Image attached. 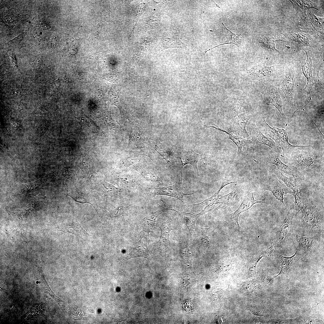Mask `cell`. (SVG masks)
Returning a JSON list of instances; mask_svg holds the SVG:
<instances>
[{
  "mask_svg": "<svg viewBox=\"0 0 324 324\" xmlns=\"http://www.w3.org/2000/svg\"><path fill=\"white\" fill-rule=\"evenodd\" d=\"M82 112L76 117L80 121L81 124L87 130L94 133H97L99 127L96 123L90 118L87 116Z\"/></svg>",
  "mask_w": 324,
  "mask_h": 324,
  "instance_id": "cell-32",
  "label": "cell"
},
{
  "mask_svg": "<svg viewBox=\"0 0 324 324\" xmlns=\"http://www.w3.org/2000/svg\"><path fill=\"white\" fill-rule=\"evenodd\" d=\"M171 221L170 219L163 223L160 226L161 235L157 243L162 247L167 248L169 243V236L172 230Z\"/></svg>",
  "mask_w": 324,
  "mask_h": 324,
  "instance_id": "cell-29",
  "label": "cell"
},
{
  "mask_svg": "<svg viewBox=\"0 0 324 324\" xmlns=\"http://www.w3.org/2000/svg\"><path fill=\"white\" fill-rule=\"evenodd\" d=\"M115 176L116 180L122 188L129 190L140 187V181L134 176L120 173Z\"/></svg>",
  "mask_w": 324,
  "mask_h": 324,
  "instance_id": "cell-21",
  "label": "cell"
},
{
  "mask_svg": "<svg viewBox=\"0 0 324 324\" xmlns=\"http://www.w3.org/2000/svg\"><path fill=\"white\" fill-rule=\"evenodd\" d=\"M162 202L164 203L163 206L158 204L159 207L157 211L151 212L149 215L146 216L142 219V228L144 232L148 233V237L149 233L152 231L155 225L156 219L158 216L167 210H170L171 207L164 201H162Z\"/></svg>",
  "mask_w": 324,
  "mask_h": 324,
  "instance_id": "cell-14",
  "label": "cell"
},
{
  "mask_svg": "<svg viewBox=\"0 0 324 324\" xmlns=\"http://www.w3.org/2000/svg\"><path fill=\"white\" fill-rule=\"evenodd\" d=\"M205 127L206 128H214L228 135L229 138L237 146L238 148V155L242 158L247 157L248 151L250 146L253 144L251 140L239 137L229 130H226L219 128L214 124H207Z\"/></svg>",
  "mask_w": 324,
  "mask_h": 324,
  "instance_id": "cell-7",
  "label": "cell"
},
{
  "mask_svg": "<svg viewBox=\"0 0 324 324\" xmlns=\"http://www.w3.org/2000/svg\"><path fill=\"white\" fill-rule=\"evenodd\" d=\"M303 320V323L304 324L318 323H321V322H321L320 320L313 317L305 318Z\"/></svg>",
  "mask_w": 324,
  "mask_h": 324,
  "instance_id": "cell-50",
  "label": "cell"
},
{
  "mask_svg": "<svg viewBox=\"0 0 324 324\" xmlns=\"http://www.w3.org/2000/svg\"><path fill=\"white\" fill-rule=\"evenodd\" d=\"M280 155L276 152L268 155L267 158V161L269 163L275 165L277 170L284 173L298 177H304L301 172L298 171L297 168L294 166H290L283 163L279 159Z\"/></svg>",
  "mask_w": 324,
  "mask_h": 324,
  "instance_id": "cell-13",
  "label": "cell"
},
{
  "mask_svg": "<svg viewBox=\"0 0 324 324\" xmlns=\"http://www.w3.org/2000/svg\"><path fill=\"white\" fill-rule=\"evenodd\" d=\"M32 65L35 74V77L37 78L42 76L47 70V67L42 61L39 59L33 62Z\"/></svg>",
  "mask_w": 324,
  "mask_h": 324,
  "instance_id": "cell-39",
  "label": "cell"
},
{
  "mask_svg": "<svg viewBox=\"0 0 324 324\" xmlns=\"http://www.w3.org/2000/svg\"><path fill=\"white\" fill-rule=\"evenodd\" d=\"M59 42V39L57 36H54L51 39L47 44L48 47L49 49L55 48L58 45Z\"/></svg>",
  "mask_w": 324,
  "mask_h": 324,
  "instance_id": "cell-49",
  "label": "cell"
},
{
  "mask_svg": "<svg viewBox=\"0 0 324 324\" xmlns=\"http://www.w3.org/2000/svg\"><path fill=\"white\" fill-rule=\"evenodd\" d=\"M300 253L299 251L296 250L294 255L291 256L287 257L278 254V256L281 262L280 270L279 274L275 277L287 271L294 262L299 260L301 257Z\"/></svg>",
  "mask_w": 324,
  "mask_h": 324,
  "instance_id": "cell-30",
  "label": "cell"
},
{
  "mask_svg": "<svg viewBox=\"0 0 324 324\" xmlns=\"http://www.w3.org/2000/svg\"><path fill=\"white\" fill-rule=\"evenodd\" d=\"M59 78L52 82H48L51 85L52 89V95L54 96H56L59 94L60 93V81Z\"/></svg>",
  "mask_w": 324,
  "mask_h": 324,
  "instance_id": "cell-46",
  "label": "cell"
},
{
  "mask_svg": "<svg viewBox=\"0 0 324 324\" xmlns=\"http://www.w3.org/2000/svg\"><path fill=\"white\" fill-rule=\"evenodd\" d=\"M26 92L25 90L17 88L10 90L7 94L8 97L10 98H18L25 95Z\"/></svg>",
  "mask_w": 324,
  "mask_h": 324,
  "instance_id": "cell-44",
  "label": "cell"
},
{
  "mask_svg": "<svg viewBox=\"0 0 324 324\" xmlns=\"http://www.w3.org/2000/svg\"><path fill=\"white\" fill-rule=\"evenodd\" d=\"M295 214L293 209L290 211L280 223L272 239L271 245L274 248L285 243L291 234Z\"/></svg>",
  "mask_w": 324,
  "mask_h": 324,
  "instance_id": "cell-4",
  "label": "cell"
},
{
  "mask_svg": "<svg viewBox=\"0 0 324 324\" xmlns=\"http://www.w3.org/2000/svg\"><path fill=\"white\" fill-rule=\"evenodd\" d=\"M147 244V238L145 233L143 234L139 241L134 245L132 250L129 254L127 259L131 258L142 257L149 259L151 256Z\"/></svg>",
  "mask_w": 324,
  "mask_h": 324,
  "instance_id": "cell-18",
  "label": "cell"
},
{
  "mask_svg": "<svg viewBox=\"0 0 324 324\" xmlns=\"http://www.w3.org/2000/svg\"><path fill=\"white\" fill-rule=\"evenodd\" d=\"M45 303H40L32 305L29 312L25 316V319L27 320L33 319L40 315L45 310Z\"/></svg>",
  "mask_w": 324,
  "mask_h": 324,
  "instance_id": "cell-34",
  "label": "cell"
},
{
  "mask_svg": "<svg viewBox=\"0 0 324 324\" xmlns=\"http://www.w3.org/2000/svg\"><path fill=\"white\" fill-rule=\"evenodd\" d=\"M242 194L241 189L239 188H237L228 194L225 195L220 196L218 202L221 204L215 210L219 211L229 206L234 205L238 202Z\"/></svg>",
  "mask_w": 324,
  "mask_h": 324,
  "instance_id": "cell-17",
  "label": "cell"
},
{
  "mask_svg": "<svg viewBox=\"0 0 324 324\" xmlns=\"http://www.w3.org/2000/svg\"><path fill=\"white\" fill-rule=\"evenodd\" d=\"M262 38H262V41L263 42L262 43L265 44V46L267 49L271 50L276 53L279 52V51L275 48V41L272 37H264Z\"/></svg>",
  "mask_w": 324,
  "mask_h": 324,
  "instance_id": "cell-43",
  "label": "cell"
},
{
  "mask_svg": "<svg viewBox=\"0 0 324 324\" xmlns=\"http://www.w3.org/2000/svg\"><path fill=\"white\" fill-rule=\"evenodd\" d=\"M138 155H132L124 160V166L128 167L137 162L138 160Z\"/></svg>",
  "mask_w": 324,
  "mask_h": 324,
  "instance_id": "cell-47",
  "label": "cell"
},
{
  "mask_svg": "<svg viewBox=\"0 0 324 324\" xmlns=\"http://www.w3.org/2000/svg\"><path fill=\"white\" fill-rule=\"evenodd\" d=\"M134 168L139 173L140 176L144 182L150 184H163L160 178L148 169L138 165L135 166Z\"/></svg>",
  "mask_w": 324,
  "mask_h": 324,
  "instance_id": "cell-25",
  "label": "cell"
},
{
  "mask_svg": "<svg viewBox=\"0 0 324 324\" xmlns=\"http://www.w3.org/2000/svg\"><path fill=\"white\" fill-rule=\"evenodd\" d=\"M222 24L224 25V27H225L226 29L227 30L229 31V32H230V34L231 36V40H230V41L228 42L224 43H223V44H220L219 45H218L217 46H215L214 47H213L211 48V49H209L208 50H207L206 51H205V52H206L207 51H209V50H212V49H213V48H215L216 47H218V46H221V45H223L227 44H234L236 45L238 47V48H239V47H240V46H241V44H242V40H243V38L242 36V35H241L240 34H239L235 33H234V32H232V31H230V30L228 29L224 25L223 23V22L222 23Z\"/></svg>",
  "mask_w": 324,
  "mask_h": 324,
  "instance_id": "cell-38",
  "label": "cell"
},
{
  "mask_svg": "<svg viewBox=\"0 0 324 324\" xmlns=\"http://www.w3.org/2000/svg\"><path fill=\"white\" fill-rule=\"evenodd\" d=\"M180 254L181 256L185 259H189L192 257V253L188 245L183 239L180 242Z\"/></svg>",
  "mask_w": 324,
  "mask_h": 324,
  "instance_id": "cell-42",
  "label": "cell"
},
{
  "mask_svg": "<svg viewBox=\"0 0 324 324\" xmlns=\"http://www.w3.org/2000/svg\"><path fill=\"white\" fill-rule=\"evenodd\" d=\"M24 34L23 33L21 34L17 37L10 40L9 42L11 43H17L21 41L22 39Z\"/></svg>",
  "mask_w": 324,
  "mask_h": 324,
  "instance_id": "cell-51",
  "label": "cell"
},
{
  "mask_svg": "<svg viewBox=\"0 0 324 324\" xmlns=\"http://www.w3.org/2000/svg\"><path fill=\"white\" fill-rule=\"evenodd\" d=\"M285 159L304 177H316L323 173V154L311 148L296 147Z\"/></svg>",
  "mask_w": 324,
  "mask_h": 324,
  "instance_id": "cell-1",
  "label": "cell"
},
{
  "mask_svg": "<svg viewBox=\"0 0 324 324\" xmlns=\"http://www.w3.org/2000/svg\"><path fill=\"white\" fill-rule=\"evenodd\" d=\"M252 133L251 141L253 144L260 143L268 146L276 153L280 155L282 152L281 148L277 146L275 141L271 138L268 137L263 134L256 125L252 126Z\"/></svg>",
  "mask_w": 324,
  "mask_h": 324,
  "instance_id": "cell-12",
  "label": "cell"
},
{
  "mask_svg": "<svg viewBox=\"0 0 324 324\" xmlns=\"http://www.w3.org/2000/svg\"><path fill=\"white\" fill-rule=\"evenodd\" d=\"M40 32H40L36 31H34V32H33V37L34 39L38 42H40L41 40Z\"/></svg>",
  "mask_w": 324,
  "mask_h": 324,
  "instance_id": "cell-52",
  "label": "cell"
},
{
  "mask_svg": "<svg viewBox=\"0 0 324 324\" xmlns=\"http://www.w3.org/2000/svg\"><path fill=\"white\" fill-rule=\"evenodd\" d=\"M219 193L216 192L214 195L209 198L204 200L201 202L197 204H193L195 207L199 208L202 210H204L207 212L209 211V208L215 204L219 203L218 199Z\"/></svg>",
  "mask_w": 324,
  "mask_h": 324,
  "instance_id": "cell-33",
  "label": "cell"
},
{
  "mask_svg": "<svg viewBox=\"0 0 324 324\" xmlns=\"http://www.w3.org/2000/svg\"><path fill=\"white\" fill-rule=\"evenodd\" d=\"M10 57L11 62L14 63L16 67L17 68H18L15 56H14L13 54L12 55H10Z\"/></svg>",
  "mask_w": 324,
  "mask_h": 324,
  "instance_id": "cell-54",
  "label": "cell"
},
{
  "mask_svg": "<svg viewBox=\"0 0 324 324\" xmlns=\"http://www.w3.org/2000/svg\"><path fill=\"white\" fill-rule=\"evenodd\" d=\"M258 64L252 68L249 71V75L252 80L265 81L272 78L274 75V66L267 67L266 63L270 59Z\"/></svg>",
  "mask_w": 324,
  "mask_h": 324,
  "instance_id": "cell-8",
  "label": "cell"
},
{
  "mask_svg": "<svg viewBox=\"0 0 324 324\" xmlns=\"http://www.w3.org/2000/svg\"><path fill=\"white\" fill-rule=\"evenodd\" d=\"M295 7L304 15H306V11L311 8L316 9L313 3L308 0H290Z\"/></svg>",
  "mask_w": 324,
  "mask_h": 324,
  "instance_id": "cell-36",
  "label": "cell"
},
{
  "mask_svg": "<svg viewBox=\"0 0 324 324\" xmlns=\"http://www.w3.org/2000/svg\"><path fill=\"white\" fill-rule=\"evenodd\" d=\"M43 278L44 281L43 290L44 292L47 294L52 297L58 303L61 309H64L65 307L66 302L62 301L53 293L46 280L44 277L43 276Z\"/></svg>",
  "mask_w": 324,
  "mask_h": 324,
  "instance_id": "cell-37",
  "label": "cell"
},
{
  "mask_svg": "<svg viewBox=\"0 0 324 324\" xmlns=\"http://www.w3.org/2000/svg\"><path fill=\"white\" fill-rule=\"evenodd\" d=\"M306 53L307 59L305 63L302 66L301 69L302 73L307 80V83L304 90L307 92L311 86L314 84V77L312 74V58L310 51L303 50Z\"/></svg>",
  "mask_w": 324,
  "mask_h": 324,
  "instance_id": "cell-24",
  "label": "cell"
},
{
  "mask_svg": "<svg viewBox=\"0 0 324 324\" xmlns=\"http://www.w3.org/2000/svg\"><path fill=\"white\" fill-rule=\"evenodd\" d=\"M129 207L125 205L120 206L116 208L112 211L109 214V216L112 217L119 216L127 211Z\"/></svg>",
  "mask_w": 324,
  "mask_h": 324,
  "instance_id": "cell-45",
  "label": "cell"
},
{
  "mask_svg": "<svg viewBox=\"0 0 324 324\" xmlns=\"http://www.w3.org/2000/svg\"><path fill=\"white\" fill-rule=\"evenodd\" d=\"M59 230L74 234L85 241H88L89 235L76 219H73L60 226Z\"/></svg>",
  "mask_w": 324,
  "mask_h": 324,
  "instance_id": "cell-16",
  "label": "cell"
},
{
  "mask_svg": "<svg viewBox=\"0 0 324 324\" xmlns=\"http://www.w3.org/2000/svg\"><path fill=\"white\" fill-rule=\"evenodd\" d=\"M293 218L304 230L317 234L323 232V211L310 199L301 211L295 213Z\"/></svg>",
  "mask_w": 324,
  "mask_h": 324,
  "instance_id": "cell-2",
  "label": "cell"
},
{
  "mask_svg": "<svg viewBox=\"0 0 324 324\" xmlns=\"http://www.w3.org/2000/svg\"><path fill=\"white\" fill-rule=\"evenodd\" d=\"M295 71L290 70L286 74L284 79L280 85V88L284 92L286 98L288 106L293 109V98L295 91L294 84Z\"/></svg>",
  "mask_w": 324,
  "mask_h": 324,
  "instance_id": "cell-9",
  "label": "cell"
},
{
  "mask_svg": "<svg viewBox=\"0 0 324 324\" xmlns=\"http://www.w3.org/2000/svg\"><path fill=\"white\" fill-rule=\"evenodd\" d=\"M266 202L264 199L262 200H257L254 199L253 192H250L245 196L239 207L234 212L226 216L227 218L234 220L238 225V230L240 226L238 223V217L242 213L250 209L254 205L257 203L265 204Z\"/></svg>",
  "mask_w": 324,
  "mask_h": 324,
  "instance_id": "cell-11",
  "label": "cell"
},
{
  "mask_svg": "<svg viewBox=\"0 0 324 324\" xmlns=\"http://www.w3.org/2000/svg\"><path fill=\"white\" fill-rule=\"evenodd\" d=\"M290 39L291 41L298 44H301V46H310L307 37L302 34L301 33L295 32L290 34Z\"/></svg>",
  "mask_w": 324,
  "mask_h": 324,
  "instance_id": "cell-40",
  "label": "cell"
},
{
  "mask_svg": "<svg viewBox=\"0 0 324 324\" xmlns=\"http://www.w3.org/2000/svg\"><path fill=\"white\" fill-rule=\"evenodd\" d=\"M264 191L268 190L272 192L276 199L280 201L285 206L284 201V194H289L293 195L292 190L282 183L273 173L270 176L268 180L263 184Z\"/></svg>",
  "mask_w": 324,
  "mask_h": 324,
  "instance_id": "cell-6",
  "label": "cell"
},
{
  "mask_svg": "<svg viewBox=\"0 0 324 324\" xmlns=\"http://www.w3.org/2000/svg\"><path fill=\"white\" fill-rule=\"evenodd\" d=\"M181 218V221L183 223L188 229L190 235V241H191L192 235L193 231L195 227L196 223L198 219L201 216L207 212L204 210H202L199 213L194 214L180 212L177 210L175 212Z\"/></svg>",
  "mask_w": 324,
  "mask_h": 324,
  "instance_id": "cell-23",
  "label": "cell"
},
{
  "mask_svg": "<svg viewBox=\"0 0 324 324\" xmlns=\"http://www.w3.org/2000/svg\"><path fill=\"white\" fill-rule=\"evenodd\" d=\"M180 158L182 163L181 170L182 177L183 167L187 164H189L192 166L197 176L198 175L197 163L199 161L202 160L204 164H209L205 163L204 162L203 157L196 153L192 149L190 152H181L180 154Z\"/></svg>",
  "mask_w": 324,
  "mask_h": 324,
  "instance_id": "cell-19",
  "label": "cell"
},
{
  "mask_svg": "<svg viewBox=\"0 0 324 324\" xmlns=\"http://www.w3.org/2000/svg\"><path fill=\"white\" fill-rule=\"evenodd\" d=\"M273 173L279 179L282 180L286 186L292 190L293 192H298L301 188V185L304 177L300 176L292 179L285 176L281 172L278 170H275Z\"/></svg>",
  "mask_w": 324,
  "mask_h": 324,
  "instance_id": "cell-26",
  "label": "cell"
},
{
  "mask_svg": "<svg viewBox=\"0 0 324 324\" xmlns=\"http://www.w3.org/2000/svg\"><path fill=\"white\" fill-rule=\"evenodd\" d=\"M216 226L200 227L199 240L202 247L206 250L211 244Z\"/></svg>",
  "mask_w": 324,
  "mask_h": 324,
  "instance_id": "cell-27",
  "label": "cell"
},
{
  "mask_svg": "<svg viewBox=\"0 0 324 324\" xmlns=\"http://www.w3.org/2000/svg\"><path fill=\"white\" fill-rule=\"evenodd\" d=\"M318 235L312 237H306L295 235V242L296 245V249L300 252H304L305 253L310 251L314 248L318 241Z\"/></svg>",
  "mask_w": 324,
  "mask_h": 324,
  "instance_id": "cell-20",
  "label": "cell"
},
{
  "mask_svg": "<svg viewBox=\"0 0 324 324\" xmlns=\"http://www.w3.org/2000/svg\"><path fill=\"white\" fill-rule=\"evenodd\" d=\"M75 201L81 203H88L92 205L94 204L92 202L88 194L79 190L73 191L68 194Z\"/></svg>",
  "mask_w": 324,
  "mask_h": 324,
  "instance_id": "cell-35",
  "label": "cell"
},
{
  "mask_svg": "<svg viewBox=\"0 0 324 324\" xmlns=\"http://www.w3.org/2000/svg\"><path fill=\"white\" fill-rule=\"evenodd\" d=\"M265 96L266 101L271 103L282 116H284L282 110V100L277 87L272 84L266 85L265 90Z\"/></svg>",
  "mask_w": 324,
  "mask_h": 324,
  "instance_id": "cell-15",
  "label": "cell"
},
{
  "mask_svg": "<svg viewBox=\"0 0 324 324\" xmlns=\"http://www.w3.org/2000/svg\"><path fill=\"white\" fill-rule=\"evenodd\" d=\"M310 17L309 20L316 29L318 31L323 32L324 18L318 17L312 14L309 11Z\"/></svg>",
  "mask_w": 324,
  "mask_h": 324,
  "instance_id": "cell-41",
  "label": "cell"
},
{
  "mask_svg": "<svg viewBox=\"0 0 324 324\" xmlns=\"http://www.w3.org/2000/svg\"><path fill=\"white\" fill-rule=\"evenodd\" d=\"M252 116L248 113H241L233 119L230 128V131L234 134L249 139L250 136L246 130V127L249 120Z\"/></svg>",
  "mask_w": 324,
  "mask_h": 324,
  "instance_id": "cell-10",
  "label": "cell"
},
{
  "mask_svg": "<svg viewBox=\"0 0 324 324\" xmlns=\"http://www.w3.org/2000/svg\"><path fill=\"white\" fill-rule=\"evenodd\" d=\"M182 180L177 178L173 185L160 188H149L150 196L152 198L158 195H163L175 198L181 201L184 204V196L185 195H192L198 192L196 191L190 194H185L182 192L181 189Z\"/></svg>",
  "mask_w": 324,
  "mask_h": 324,
  "instance_id": "cell-5",
  "label": "cell"
},
{
  "mask_svg": "<svg viewBox=\"0 0 324 324\" xmlns=\"http://www.w3.org/2000/svg\"><path fill=\"white\" fill-rule=\"evenodd\" d=\"M256 125L261 131L269 136L275 141L277 146L281 147L282 153L280 156L283 158L285 159L292 150L296 147H311L310 146H298L291 144L289 142L286 131L284 129L270 127L262 115L257 119Z\"/></svg>",
  "mask_w": 324,
  "mask_h": 324,
  "instance_id": "cell-3",
  "label": "cell"
},
{
  "mask_svg": "<svg viewBox=\"0 0 324 324\" xmlns=\"http://www.w3.org/2000/svg\"><path fill=\"white\" fill-rule=\"evenodd\" d=\"M253 313L255 315L260 316H263L265 314V313L261 310H255Z\"/></svg>",
  "mask_w": 324,
  "mask_h": 324,
  "instance_id": "cell-55",
  "label": "cell"
},
{
  "mask_svg": "<svg viewBox=\"0 0 324 324\" xmlns=\"http://www.w3.org/2000/svg\"><path fill=\"white\" fill-rule=\"evenodd\" d=\"M222 183L218 190L216 192L219 193L221 190L225 186L230 184H237L239 182L238 179H227L224 178H222Z\"/></svg>",
  "mask_w": 324,
  "mask_h": 324,
  "instance_id": "cell-48",
  "label": "cell"
},
{
  "mask_svg": "<svg viewBox=\"0 0 324 324\" xmlns=\"http://www.w3.org/2000/svg\"><path fill=\"white\" fill-rule=\"evenodd\" d=\"M229 107L227 117L228 118L235 117L244 111L243 108L245 105L244 100L242 98L232 95L229 99Z\"/></svg>",
  "mask_w": 324,
  "mask_h": 324,
  "instance_id": "cell-22",
  "label": "cell"
},
{
  "mask_svg": "<svg viewBox=\"0 0 324 324\" xmlns=\"http://www.w3.org/2000/svg\"><path fill=\"white\" fill-rule=\"evenodd\" d=\"M101 187L107 195L124 196L130 194V191L129 190L116 187L113 185L105 182L102 183Z\"/></svg>",
  "mask_w": 324,
  "mask_h": 324,
  "instance_id": "cell-31",
  "label": "cell"
},
{
  "mask_svg": "<svg viewBox=\"0 0 324 324\" xmlns=\"http://www.w3.org/2000/svg\"><path fill=\"white\" fill-rule=\"evenodd\" d=\"M6 21L9 23H12L15 21V18L14 16H8L5 18Z\"/></svg>",
  "mask_w": 324,
  "mask_h": 324,
  "instance_id": "cell-53",
  "label": "cell"
},
{
  "mask_svg": "<svg viewBox=\"0 0 324 324\" xmlns=\"http://www.w3.org/2000/svg\"><path fill=\"white\" fill-rule=\"evenodd\" d=\"M304 190L301 188L299 191L293 192L292 195L294 196L295 200L291 208L293 209L295 213L301 211L310 199Z\"/></svg>",
  "mask_w": 324,
  "mask_h": 324,
  "instance_id": "cell-28",
  "label": "cell"
}]
</instances>
